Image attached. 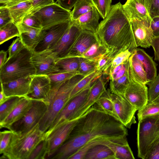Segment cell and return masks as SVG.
Segmentation results:
<instances>
[{
    "instance_id": "6da1fadb",
    "label": "cell",
    "mask_w": 159,
    "mask_h": 159,
    "mask_svg": "<svg viewBox=\"0 0 159 159\" xmlns=\"http://www.w3.org/2000/svg\"><path fill=\"white\" fill-rule=\"evenodd\" d=\"M128 135L127 128L118 120L95 104L79 117L67 139L50 158L68 159L92 140H112L127 137Z\"/></svg>"
},
{
    "instance_id": "7a4b0ae2",
    "label": "cell",
    "mask_w": 159,
    "mask_h": 159,
    "mask_svg": "<svg viewBox=\"0 0 159 159\" xmlns=\"http://www.w3.org/2000/svg\"><path fill=\"white\" fill-rule=\"evenodd\" d=\"M96 34L98 40L106 49L105 54L112 58L127 49L133 53L137 48L131 22L120 2L111 5Z\"/></svg>"
},
{
    "instance_id": "3957f363",
    "label": "cell",
    "mask_w": 159,
    "mask_h": 159,
    "mask_svg": "<svg viewBox=\"0 0 159 159\" xmlns=\"http://www.w3.org/2000/svg\"><path fill=\"white\" fill-rule=\"evenodd\" d=\"M45 139V132L40 130L39 124L28 132L21 134L13 132L9 147L1 158L28 159L36 147Z\"/></svg>"
},
{
    "instance_id": "277c9868",
    "label": "cell",
    "mask_w": 159,
    "mask_h": 159,
    "mask_svg": "<svg viewBox=\"0 0 159 159\" xmlns=\"http://www.w3.org/2000/svg\"><path fill=\"white\" fill-rule=\"evenodd\" d=\"M85 76L76 75L66 81L60 87L50 100L47 111L39 123L41 130L45 132L49 129L69 101L70 95L75 87Z\"/></svg>"
},
{
    "instance_id": "5b68a950",
    "label": "cell",
    "mask_w": 159,
    "mask_h": 159,
    "mask_svg": "<svg viewBox=\"0 0 159 159\" xmlns=\"http://www.w3.org/2000/svg\"><path fill=\"white\" fill-rule=\"evenodd\" d=\"M32 52L25 47L18 53L7 59L0 68L1 83L35 75V70L30 60Z\"/></svg>"
},
{
    "instance_id": "8992f818",
    "label": "cell",
    "mask_w": 159,
    "mask_h": 159,
    "mask_svg": "<svg viewBox=\"0 0 159 159\" xmlns=\"http://www.w3.org/2000/svg\"><path fill=\"white\" fill-rule=\"evenodd\" d=\"M159 127V115L144 118L138 120L137 146L138 157L144 159L148 149L154 141Z\"/></svg>"
},
{
    "instance_id": "52a82bcc",
    "label": "cell",
    "mask_w": 159,
    "mask_h": 159,
    "mask_svg": "<svg viewBox=\"0 0 159 159\" xmlns=\"http://www.w3.org/2000/svg\"><path fill=\"white\" fill-rule=\"evenodd\" d=\"M33 100L32 106L29 111L22 118L13 124L8 129L16 134H23L39 124L47 111L49 104L41 100Z\"/></svg>"
},
{
    "instance_id": "ba28073f",
    "label": "cell",
    "mask_w": 159,
    "mask_h": 159,
    "mask_svg": "<svg viewBox=\"0 0 159 159\" xmlns=\"http://www.w3.org/2000/svg\"><path fill=\"white\" fill-rule=\"evenodd\" d=\"M33 15L40 22L42 29L71 20L70 10L64 8L57 2L43 8Z\"/></svg>"
},
{
    "instance_id": "9c48e42d",
    "label": "cell",
    "mask_w": 159,
    "mask_h": 159,
    "mask_svg": "<svg viewBox=\"0 0 159 159\" xmlns=\"http://www.w3.org/2000/svg\"><path fill=\"white\" fill-rule=\"evenodd\" d=\"M79 118L61 123L47 136L45 139L47 146L46 159H49L65 142Z\"/></svg>"
},
{
    "instance_id": "30bf717a",
    "label": "cell",
    "mask_w": 159,
    "mask_h": 159,
    "mask_svg": "<svg viewBox=\"0 0 159 159\" xmlns=\"http://www.w3.org/2000/svg\"><path fill=\"white\" fill-rule=\"evenodd\" d=\"M90 86L81 91L69 100L57 116L51 126L45 132V138L61 123L74 119L76 112L86 100Z\"/></svg>"
},
{
    "instance_id": "8fae6325",
    "label": "cell",
    "mask_w": 159,
    "mask_h": 159,
    "mask_svg": "<svg viewBox=\"0 0 159 159\" xmlns=\"http://www.w3.org/2000/svg\"><path fill=\"white\" fill-rule=\"evenodd\" d=\"M110 96L114 105L113 116L127 128H130L136 123L135 115L137 110L123 94L118 95L111 92Z\"/></svg>"
},
{
    "instance_id": "7c38bea8",
    "label": "cell",
    "mask_w": 159,
    "mask_h": 159,
    "mask_svg": "<svg viewBox=\"0 0 159 159\" xmlns=\"http://www.w3.org/2000/svg\"><path fill=\"white\" fill-rule=\"evenodd\" d=\"M59 58L51 49L33 52L30 60L35 70V75H48L58 72L56 62Z\"/></svg>"
},
{
    "instance_id": "4fadbf2b",
    "label": "cell",
    "mask_w": 159,
    "mask_h": 159,
    "mask_svg": "<svg viewBox=\"0 0 159 159\" xmlns=\"http://www.w3.org/2000/svg\"><path fill=\"white\" fill-rule=\"evenodd\" d=\"M71 20L57 24L41 30L40 39L34 51L51 49L58 42L70 25Z\"/></svg>"
},
{
    "instance_id": "5bb4252c",
    "label": "cell",
    "mask_w": 159,
    "mask_h": 159,
    "mask_svg": "<svg viewBox=\"0 0 159 159\" xmlns=\"http://www.w3.org/2000/svg\"><path fill=\"white\" fill-rule=\"evenodd\" d=\"M109 80L108 76L103 73L93 82L90 86L86 100L78 110L74 119L80 117L95 104L97 100L106 90V84Z\"/></svg>"
},
{
    "instance_id": "9a60e30c",
    "label": "cell",
    "mask_w": 159,
    "mask_h": 159,
    "mask_svg": "<svg viewBox=\"0 0 159 159\" xmlns=\"http://www.w3.org/2000/svg\"><path fill=\"white\" fill-rule=\"evenodd\" d=\"M123 95L138 111L142 109L148 103V88L146 85L139 83L130 78Z\"/></svg>"
},
{
    "instance_id": "2e32d148",
    "label": "cell",
    "mask_w": 159,
    "mask_h": 159,
    "mask_svg": "<svg viewBox=\"0 0 159 159\" xmlns=\"http://www.w3.org/2000/svg\"><path fill=\"white\" fill-rule=\"evenodd\" d=\"M50 89V81L48 75H34L27 97L32 99L43 101L49 104Z\"/></svg>"
},
{
    "instance_id": "e0dca14e",
    "label": "cell",
    "mask_w": 159,
    "mask_h": 159,
    "mask_svg": "<svg viewBox=\"0 0 159 159\" xmlns=\"http://www.w3.org/2000/svg\"><path fill=\"white\" fill-rule=\"evenodd\" d=\"M152 0H127L123 5L124 10L130 20H149Z\"/></svg>"
},
{
    "instance_id": "ac0fdd59",
    "label": "cell",
    "mask_w": 159,
    "mask_h": 159,
    "mask_svg": "<svg viewBox=\"0 0 159 159\" xmlns=\"http://www.w3.org/2000/svg\"><path fill=\"white\" fill-rule=\"evenodd\" d=\"M130 20L137 47L150 48L153 35L149 20L137 19Z\"/></svg>"
},
{
    "instance_id": "d6986e66",
    "label": "cell",
    "mask_w": 159,
    "mask_h": 159,
    "mask_svg": "<svg viewBox=\"0 0 159 159\" xmlns=\"http://www.w3.org/2000/svg\"><path fill=\"white\" fill-rule=\"evenodd\" d=\"M98 40L95 33L81 30L68 54L65 57H80L87 49Z\"/></svg>"
},
{
    "instance_id": "ffe728a7",
    "label": "cell",
    "mask_w": 159,
    "mask_h": 159,
    "mask_svg": "<svg viewBox=\"0 0 159 159\" xmlns=\"http://www.w3.org/2000/svg\"><path fill=\"white\" fill-rule=\"evenodd\" d=\"M81 30L72 21L57 43L51 49L56 53L59 58L65 57Z\"/></svg>"
},
{
    "instance_id": "44dd1931",
    "label": "cell",
    "mask_w": 159,
    "mask_h": 159,
    "mask_svg": "<svg viewBox=\"0 0 159 159\" xmlns=\"http://www.w3.org/2000/svg\"><path fill=\"white\" fill-rule=\"evenodd\" d=\"M32 75L22 77L7 82L1 83L5 96L26 97L29 93Z\"/></svg>"
},
{
    "instance_id": "7402d4cb",
    "label": "cell",
    "mask_w": 159,
    "mask_h": 159,
    "mask_svg": "<svg viewBox=\"0 0 159 159\" xmlns=\"http://www.w3.org/2000/svg\"><path fill=\"white\" fill-rule=\"evenodd\" d=\"M33 99L27 97H22L9 115L0 123V128L8 129L14 123L22 118L31 107Z\"/></svg>"
},
{
    "instance_id": "603a6c76",
    "label": "cell",
    "mask_w": 159,
    "mask_h": 159,
    "mask_svg": "<svg viewBox=\"0 0 159 159\" xmlns=\"http://www.w3.org/2000/svg\"><path fill=\"white\" fill-rule=\"evenodd\" d=\"M16 25L20 33L19 37L24 45L30 50L34 51L39 42L41 29L32 28L22 23Z\"/></svg>"
},
{
    "instance_id": "cb8c5ba5",
    "label": "cell",
    "mask_w": 159,
    "mask_h": 159,
    "mask_svg": "<svg viewBox=\"0 0 159 159\" xmlns=\"http://www.w3.org/2000/svg\"><path fill=\"white\" fill-rule=\"evenodd\" d=\"M100 15L95 7L72 22L81 30L96 33L99 23Z\"/></svg>"
},
{
    "instance_id": "d4e9b609",
    "label": "cell",
    "mask_w": 159,
    "mask_h": 159,
    "mask_svg": "<svg viewBox=\"0 0 159 159\" xmlns=\"http://www.w3.org/2000/svg\"><path fill=\"white\" fill-rule=\"evenodd\" d=\"M129 74L130 79L139 83L147 84L146 72L141 62L133 52L129 58Z\"/></svg>"
},
{
    "instance_id": "484cf974",
    "label": "cell",
    "mask_w": 159,
    "mask_h": 159,
    "mask_svg": "<svg viewBox=\"0 0 159 159\" xmlns=\"http://www.w3.org/2000/svg\"><path fill=\"white\" fill-rule=\"evenodd\" d=\"M133 53L143 64L148 83L153 80L157 75V64L152 57L143 49L139 48H137Z\"/></svg>"
},
{
    "instance_id": "4316f807",
    "label": "cell",
    "mask_w": 159,
    "mask_h": 159,
    "mask_svg": "<svg viewBox=\"0 0 159 159\" xmlns=\"http://www.w3.org/2000/svg\"><path fill=\"white\" fill-rule=\"evenodd\" d=\"M114 152L116 159H134L127 137L115 139L106 145Z\"/></svg>"
},
{
    "instance_id": "83f0119b",
    "label": "cell",
    "mask_w": 159,
    "mask_h": 159,
    "mask_svg": "<svg viewBox=\"0 0 159 159\" xmlns=\"http://www.w3.org/2000/svg\"><path fill=\"white\" fill-rule=\"evenodd\" d=\"M77 75L80 74L78 72H57L48 75L50 78L51 84V89L49 95V101L65 82Z\"/></svg>"
},
{
    "instance_id": "f1b7e54d",
    "label": "cell",
    "mask_w": 159,
    "mask_h": 159,
    "mask_svg": "<svg viewBox=\"0 0 159 159\" xmlns=\"http://www.w3.org/2000/svg\"><path fill=\"white\" fill-rule=\"evenodd\" d=\"M85 159H116V158L114 152L109 147L104 144H98L89 150Z\"/></svg>"
},
{
    "instance_id": "f546056e",
    "label": "cell",
    "mask_w": 159,
    "mask_h": 159,
    "mask_svg": "<svg viewBox=\"0 0 159 159\" xmlns=\"http://www.w3.org/2000/svg\"><path fill=\"white\" fill-rule=\"evenodd\" d=\"M32 0L27 1L8 7L12 18L13 22L16 25L22 22L32 6Z\"/></svg>"
},
{
    "instance_id": "4dcf8cb0",
    "label": "cell",
    "mask_w": 159,
    "mask_h": 159,
    "mask_svg": "<svg viewBox=\"0 0 159 159\" xmlns=\"http://www.w3.org/2000/svg\"><path fill=\"white\" fill-rule=\"evenodd\" d=\"M79 62V57H78L59 58L56 62V66L59 70L58 72H78Z\"/></svg>"
},
{
    "instance_id": "1f68e13d",
    "label": "cell",
    "mask_w": 159,
    "mask_h": 159,
    "mask_svg": "<svg viewBox=\"0 0 159 159\" xmlns=\"http://www.w3.org/2000/svg\"><path fill=\"white\" fill-rule=\"evenodd\" d=\"M113 140L100 138L92 140L88 142L78 150L68 159H85L87 153L92 148L98 144L106 145Z\"/></svg>"
},
{
    "instance_id": "d6a6232c",
    "label": "cell",
    "mask_w": 159,
    "mask_h": 159,
    "mask_svg": "<svg viewBox=\"0 0 159 159\" xmlns=\"http://www.w3.org/2000/svg\"><path fill=\"white\" fill-rule=\"evenodd\" d=\"M130 82L128 71L125 74L117 80L110 81L109 89L112 93L118 95H123Z\"/></svg>"
},
{
    "instance_id": "836d02e7",
    "label": "cell",
    "mask_w": 159,
    "mask_h": 159,
    "mask_svg": "<svg viewBox=\"0 0 159 159\" xmlns=\"http://www.w3.org/2000/svg\"><path fill=\"white\" fill-rule=\"evenodd\" d=\"M102 73L95 70L84 77L74 88L70 95V100L78 93L91 85L93 82Z\"/></svg>"
},
{
    "instance_id": "e575fe53",
    "label": "cell",
    "mask_w": 159,
    "mask_h": 159,
    "mask_svg": "<svg viewBox=\"0 0 159 159\" xmlns=\"http://www.w3.org/2000/svg\"><path fill=\"white\" fill-rule=\"evenodd\" d=\"M106 49L98 40L92 44L80 57L96 61L106 53Z\"/></svg>"
},
{
    "instance_id": "d590c367",
    "label": "cell",
    "mask_w": 159,
    "mask_h": 159,
    "mask_svg": "<svg viewBox=\"0 0 159 159\" xmlns=\"http://www.w3.org/2000/svg\"><path fill=\"white\" fill-rule=\"evenodd\" d=\"M20 33L17 25L14 22L10 23L0 28V44L16 37H19Z\"/></svg>"
},
{
    "instance_id": "8d00e7d4",
    "label": "cell",
    "mask_w": 159,
    "mask_h": 159,
    "mask_svg": "<svg viewBox=\"0 0 159 159\" xmlns=\"http://www.w3.org/2000/svg\"><path fill=\"white\" fill-rule=\"evenodd\" d=\"M95 6L90 0H80L74 6L71 11V20H75L93 9Z\"/></svg>"
},
{
    "instance_id": "74e56055",
    "label": "cell",
    "mask_w": 159,
    "mask_h": 159,
    "mask_svg": "<svg viewBox=\"0 0 159 159\" xmlns=\"http://www.w3.org/2000/svg\"><path fill=\"white\" fill-rule=\"evenodd\" d=\"M22 97H10L6 101L0 104V123L9 115Z\"/></svg>"
},
{
    "instance_id": "f35d334b",
    "label": "cell",
    "mask_w": 159,
    "mask_h": 159,
    "mask_svg": "<svg viewBox=\"0 0 159 159\" xmlns=\"http://www.w3.org/2000/svg\"><path fill=\"white\" fill-rule=\"evenodd\" d=\"M110 93L109 89H106L95 104L103 111L113 116L114 105Z\"/></svg>"
},
{
    "instance_id": "ab89813d",
    "label": "cell",
    "mask_w": 159,
    "mask_h": 159,
    "mask_svg": "<svg viewBox=\"0 0 159 159\" xmlns=\"http://www.w3.org/2000/svg\"><path fill=\"white\" fill-rule=\"evenodd\" d=\"M129 66L128 60L123 63L110 69L106 73L109 76L110 81L116 80L124 75L128 72Z\"/></svg>"
},
{
    "instance_id": "60d3db41",
    "label": "cell",
    "mask_w": 159,
    "mask_h": 159,
    "mask_svg": "<svg viewBox=\"0 0 159 159\" xmlns=\"http://www.w3.org/2000/svg\"><path fill=\"white\" fill-rule=\"evenodd\" d=\"M79 73L86 76L96 70V61L82 57H79Z\"/></svg>"
},
{
    "instance_id": "b9f144b4",
    "label": "cell",
    "mask_w": 159,
    "mask_h": 159,
    "mask_svg": "<svg viewBox=\"0 0 159 159\" xmlns=\"http://www.w3.org/2000/svg\"><path fill=\"white\" fill-rule=\"evenodd\" d=\"M159 115V103H148L137 113L138 120L147 117Z\"/></svg>"
},
{
    "instance_id": "7bdbcfd3",
    "label": "cell",
    "mask_w": 159,
    "mask_h": 159,
    "mask_svg": "<svg viewBox=\"0 0 159 159\" xmlns=\"http://www.w3.org/2000/svg\"><path fill=\"white\" fill-rule=\"evenodd\" d=\"M102 18L104 19L111 6V0H90Z\"/></svg>"
},
{
    "instance_id": "ee69618b",
    "label": "cell",
    "mask_w": 159,
    "mask_h": 159,
    "mask_svg": "<svg viewBox=\"0 0 159 159\" xmlns=\"http://www.w3.org/2000/svg\"><path fill=\"white\" fill-rule=\"evenodd\" d=\"M47 153V143L45 139L42 141L34 148L28 159H46Z\"/></svg>"
},
{
    "instance_id": "f6af8a7d",
    "label": "cell",
    "mask_w": 159,
    "mask_h": 159,
    "mask_svg": "<svg viewBox=\"0 0 159 159\" xmlns=\"http://www.w3.org/2000/svg\"><path fill=\"white\" fill-rule=\"evenodd\" d=\"M13 132L10 130H4L0 133V154H5L10 144Z\"/></svg>"
},
{
    "instance_id": "bcb514c9",
    "label": "cell",
    "mask_w": 159,
    "mask_h": 159,
    "mask_svg": "<svg viewBox=\"0 0 159 159\" xmlns=\"http://www.w3.org/2000/svg\"><path fill=\"white\" fill-rule=\"evenodd\" d=\"M147 84L148 89V103L152 102L159 95V73L156 78Z\"/></svg>"
},
{
    "instance_id": "7dc6e473",
    "label": "cell",
    "mask_w": 159,
    "mask_h": 159,
    "mask_svg": "<svg viewBox=\"0 0 159 159\" xmlns=\"http://www.w3.org/2000/svg\"><path fill=\"white\" fill-rule=\"evenodd\" d=\"M132 53L129 50L122 51L116 54L112 58L111 65L107 71L117 66L122 64L127 61Z\"/></svg>"
},
{
    "instance_id": "c3c4849f",
    "label": "cell",
    "mask_w": 159,
    "mask_h": 159,
    "mask_svg": "<svg viewBox=\"0 0 159 159\" xmlns=\"http://www.w3.org/2000/svg\"><path fill=\"white\" fill-rule=\"evenodd\" d=\"M54 2V0H32V6L25 17L33 15L41 9Z\"/></svg>"
},
{
    "instance_id": "681fc988",
    "label": "cell",
    "mask_w": 159,
    "mask_h": 159,
    "mask_svg": "<svg viewBox=\"0 0 159 159\" xmlns=\"http://www.w3.org/2000/svg\"><path fill=\"white\" fill-rule=\"evenodd\" d=\"M112 58L105 54L99 58L96 61V70L102 73H105L110 68Z\"/></svg>"
},
{
    "instance_id": "f907efd6",
    "label": "cell",
    "mask_w": 159,
    "mask_h": 159,
    "mask_svg": "<svg viewBox=\"0 0 159 159\" xmlns=\"http://www.w3.org/2000/svg\"><path fill=\"white\" fill-rule=\"evenodd\" d=\"M25 46L19 37L14 40L8 49V57L10 59L20 52Z\"/></svg>"
},
{
    "instance_id": "816d5d0a",
    "label": "cell",
    "mask_w": 159,
    "mask_h": 159,
    "mask_svg": "<svg viewBox=\"0 0 159 159\" xmlns=\"http://www.w3.org/2000/svg\"><path fill=\"white\" fill-rule=\"evenodd\" d=\"M144 159H159V136L149 146Z\"/></svg>"
},
{
    "instance_id": "f5cc1de1",
    "label": "cell",
    "mask_w": 159,
    "mask_h": 159,
    "mask_svg": "<svg viewBox=\"0 0 159 159\" xmlns=\"http://www.w3.org/2000/svg\"><path fill=\"white\" fill-rule=\"evenodd\" d=\"M12 22L13 19L8 8L4 6H1L0 7V28Z\"/></svg>"
},
{
    "instance_id": "db71d44e",
    "label": "cell",
    "mask_w": 159,
    "mask_h": 159,
    "mask_svg": "<svg viewBox=\"0 0 159 159\" xmlns=\"http://www.w3.org/2000/svg\"><path fill=\"white\" fill-rule=\"evenodd\" d=\"M21 23L34 28L39 29H42L40 22L34 15L25 17Z\"/></svg>"
},
{
    "instance_id": "11a10c76",
    "label": "cell",
    "mask_w": 159,
    "mask_h": 159,
    "mask_svg": "<svg viewBox=\"0 0 159 159\" xmlns=\"http://www.w3.org/2000/svg\"><path fill=\"white\" fill-rule=\"evenodd\" d=\"M151 46L154 51L155 60L159 62V35L153 37Z\"/></svg>"
},
{
    "instance_id": "9f6ffc18",
    "label": "cell",
    "mask_w": 159,
    "mask_h": 159,
    "mask_svg": "<svg viewBox=\"0 0 159 159\" xmlns=\"http://www.w3.org/2000/svg\"><path fill=\"white\" fill-rule=\"evenodd\" d=\"M149 21L153 36L159 35V16L152 17L151 20Z\"/></svg>"
},
{
    "instance_id": "6f0895ef",
    "label": "cell",
    "mask_w": 159,
    "mask_h": 159,
    "mask_svg": "<svg viewBox=\"0 0 159 159\" xmlns=\"http://www.w3.org/2000/svg\"><path fill=\"white\" fill-rule=\"evenodd\" d=\"M80 0H56V2L64 8L70 10Z\"/></svg>"
},
{
    "instance_id": "680465c9",
    "label": "cell",
    "mask_w": 159,
    "mask_h": 159,
    "mask_svg": "<svg viewBox=\"0 0 159 159\" xmlns=\"http://www.w3.org/2000/svg\"><path fill=\"white\" fill-rule=\"evenodd\" d=\"M150 15L151 18L159 16V0H152Z\"/></svg>"
},
{
    "instance_id": "91938a15",
    "label": "cell",
    "mask_w": 159,
    "mask_h": 159,
    "mask_svg": "<svg viewBox=\"0 0 159 159\" xmlns=\"http://www.w3.org/2000/svg\"><path fill=\"white\" fill-rule=\"evenodd\" d=\"M30 0H0V3L7 7L16 5L21 2Z\"/></svg>"
},
{
    "instance_id": "94428289",
    "label": "cell",
    "mask_w": 159,
    "mask_h": 159,
    "mask_svg": "<svg viewBox=\"0 0 159 159\" xmlns=\"http://www.w3.org/2000/svg\"><path fill=\"white\" fill-rule=\"evenodd\" d=\"M7 52L4 50H1L0 52V68H1L7 61Z\"/></svg>"
},
{
    "instance_id": "6125c7cd",
    "label": "cell",
    "mask_w": 159,
    "mask_h": 159,
    "mask_svg": "<svg viewBox=\"0 0 159 159\" xmlns=\"http://www.w3.org/2000/svg\"><path fill=\"white\" fill-rule=\"evenodd\" d=\"M9 97H7L5 95L2 88L1 87L0 92V104L6 101Z\"/></svg>"
},
{
    "instance_id": "be15d7a7",
    "label": "cell",
    "mask_w": 159,
    "mask_h": 159,
    "mask_svg": "<svg viewBox=\"0 0 159 159\" xmlns=\"http://www.w3.org/2000/svg\"><path fill=\"white\" fill-rule=\"evenodd\" d=\"M154 103H159V95L152 102Z\"/></svg>"
},
{
    "instance_id": "e7e4bbea",
    "label": "cell",
    "mask_w": 159,
    "mask_h": 159,
    "mask_svg": "<svg viewBox=\"0 0 159 159\" xmlns=\"http://www.w3.org/2000/svg\"><path fill=\"white\" fill-rule=\"evenodd\" d=\"M159 136V127L157 131V132L156 134L155 139L158 137Z\"/></svg>"
}]
</instances>
